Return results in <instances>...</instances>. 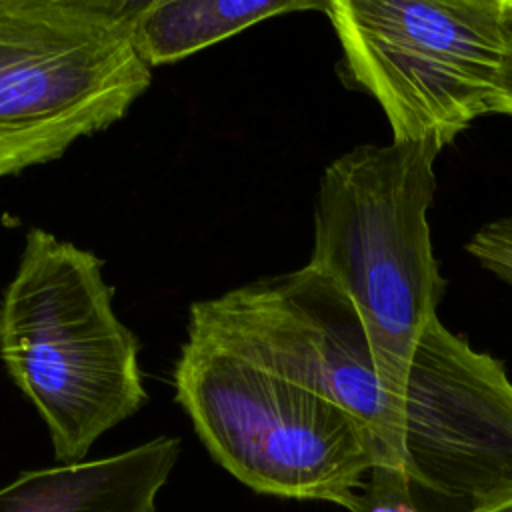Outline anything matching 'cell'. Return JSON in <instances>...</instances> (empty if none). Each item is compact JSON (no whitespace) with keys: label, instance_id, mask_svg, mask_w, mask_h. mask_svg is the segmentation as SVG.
I'll return each instance as SVG.
<instances>
[{"label":"cell","instance_id":"obj_1","mask_svg":"<svg viewBox=\"0 0 512 512\" xmlns=\"http://www.w3.org/2000/svg\"><path fill=\"white\" fill-rule=\"evenodd\" d=\"M432 140L360 144L322 172L308 264L354 304L384 392L406 412L414 348L446 290L428 210L434 202Z\"/></svg>","mask_w":512,"mask_h":512},{"label":"cell","instance_id":"obj_2","mask_svg":"<svg viewBox=\"0 0 512 512\" xmlns=\"http://www.w3.org/2000/svg\"><path fill=\"white\" fill-rule=\"evenodd\" d=\"M0 358L60 462H80L146 402L138 340L112 308L102 260L46 230L26 234L2 294Z\"/></svg>","mask_w":512,"mask_h":512},{"label":"cell","instance_id":"obj_3","mask_svg":"<svg viewBox=\"0 0 512 512\" xmlns=\"http://www.w3.org/2000/svg\"><path fill=\"white\" fill-rule=\"evenodd\" d=\"M174 388L212 458L248 488L360 510L374 444L340 404L192 330Z\"/></svg>","mask_w":512,"mask_h":512},{"label":"cell","instance_id":"obj_4","mask_svg":"<svg viewBox=\"0 0 512 512\" xmlns=\"http://www.w3.org/2000/svg\"><path fill=\"white\" fill-rule=\"evenodd\" d=\"M496 0H326L350 76L380 104L392 140L450 144L490 114L502 60Z\"/></svg>","mask_w":512,"mask_h":512},{"label":"cell","instance_id":"obj_5","mask_svg":"<svg viewBox=\"0 0 512 512\" xmlns=\"http://www.w3.org/2000/svg\"><path fill=\"white\" fill-rule=\"evenodd\" d=\"M150 82L114 20L64 0H0V180L118 122Z\"/></svg>","mask_w":512,"mask_h":512},{"label":"cell","instance_id":"obj_6","mask_svg":"<svg viewBox=\"0 0 512 512\" xmlns=\"http://www.w3.org/2000/svg\"><path fill=\"white\" fill-rule=\"evenodd\" d=\"M188 330L340 404L368 430L376 464L404 470L406 412L380 384L354 304L312 264L194 302Z\"/></svg>","mask_w":512,"mask_h":512},{"label":"cell","instance_id":"obj_7","mask_svg":"<svg viewBox=\"0 0 512 512\" xmlns=\"http://www.w3.org/2000/svg\"><path fill=\"white\" fill-rule=\"evenodd\" d=\"M402 468L422 490L468 506L512 488V380L438 316L410 362Z\"/></svg>","mask_w":512,"mask_h":512},{"label":"cell","instance_id":"obj_8","mask_svg":"<svg viewBox=\"0 0 512 512\" xmlns=\"http://www.w3.org/2000/svg\"><path fill=\"white\" fill-rule=\"evenodd\" d=\"M178 454V438L158 436L106 458L22 472L0 488V512H154Z\"/></svg>","mask_w":512,"mask_h":512},{"label":"cell","instance_id":"obj_9","mask_svg":"<svg viewBox=\"0 0 512 512\" xmlns=\"http://www.w3.org/2000/svg\"><path fill=\"white\" fill-rule=\"evenodd\" d=\"M302 10H326V0H156L126 30L154 68L188 58L262 20Z\"/></svg>","mask_w":512,"mask_h":512},{"label":"cell","instance_id":"obj_10","mask_svg":"<svg viewBox=\"0 0 512 512\" xmlns=\"http://www.w3.org/2000/svg\"><path fill=\"white\" fill-rule=\"evenodd\" d=\"M410 488L404 470L376 464L364 480L358 512H420Z\"/></svg>","mask_w":512,"mask_h":512},{"label":"cell","instance_id":"obj_11","mask_svg":"<svg viewBox=\"0 0 512 512\" xmlns=\"http://www.w3.org/2000/svg\"><path fill=\"white\" fill-rule=\"evenodd\" d=\"M466 252L512 286V218H498L480 226L466 242Z\"/></svg>","mask_w":512,"mask_h":512},{"label":"cell","instance_id":"obj_12","mask_svg":"<svg viewBox=\"0 0 512 512\" xmlns=\"http://www.w3.org/2000/svg\"><path fill=\"white\" fill-rule=\"evenodd\" d=\"M502 40L504 50L496 74L490 112L512 114V6H504L502 12Z\"/></svg>","mask_w":512,"mask_h":512},{"label":"cell","instance_id":"obj_13","mask_svg":"<svg viewBox=\"0 0 512 512\" xmlns=\"http://www.w3.org/2000/svg\"><path fill=\"white\" fill-rule=\"evenodd\" d=\"M468 512H512V488H506L482 502L468 506Z\"/></svg>","mask_w":512,"mask_h":512},{"label":"cell","instance_id":"obj_14","mask_svg":"<svg viewBox=\"0 0 512 512\" xmlns=\"http://www.w3.org/2000/svg\"><path fill=\"white\" fill-rule=\"evenodd\" d=\"M496 2H500V4H506V6H512V0H496Z\"/></svg>","mask_w":512,"mask_h":512}]
</instances>
